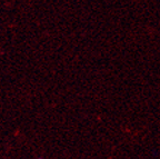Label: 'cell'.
I'll return each mask as SVG.
<instances>
[{"label": "cell", "mask_w": 160, "mask_h": 159, "mask_svg": "<svg viewBox=\"0 0 160 159\" xmlns=\"http://www.w3.org/2000/svg\"><path fill=\"white\" fill-rule=\"evenodd\" d=\"M38 159H42V158H38Z\"/></svg>", "instance_id": "6da1fadb"}]
</instances>
